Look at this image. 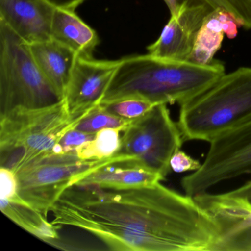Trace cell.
<instances>
[{"instance_id": "obj_1", "label": "cell", "mask_w": 251, "mask_h": 251, "mask_svg": "<svg viewBox=\"0 0 251 251\" xmlns=\"http://www.w3.org/2000/svg\"><path fill=\"white\" fill-rule=\"evenodd\" d=\"M50 213L55 226L81 229L112 251H213L222 237L193 198L160 182L127 190L74 185Z\"/></svg>"}, {"instance_id": "obj_2", "label": "cell", "mask_w": 251, "mask_h": 251, "mask_svg": "<svg viewBox=\"0 0 251 251\" xmlns=\"http://www.w3.org/2000/svg\"><path fill=\"white\" fill-rule=\"evenodd\" d=\"M226 74L223 63L201 65L147 54L120 60L100 103L139 98L158 104L185 103Z\"/></svg>"}, {"instance_id": "obj_3", "label": "cell", "mask_w": 251, "mask_h": 251, "mask_svg": "<svg viewBox=\"0 0 251 251\" xmlns=\"http://www.w3.org/2000/svg\"><path fill=\"white\" fill-rule=\"evenodd\" d=\"M251 121V67H241L180 105L177 125L184 140L211 142Z\"/></svg>"}, {"instance_id": "obj_4", "label": "cell", "mask_w": 251, "mask_h": 251, "mask_svg": "<svg viewBox=\"0 0 251 251\" xmlns=\"http://www.w3.org/2000/svg\"><path fill=\"white\" fill-rule=\"evenodd\" d=\"M80 121L71 117L64 99L50 106L17 108L0 115V167L17 174L54 153L62 136Z\"/></svg>"}, {"instance_id": "obj_5", "label": "cell", "mask_w": 251, "mask_h": 251, "mask_svg": "<svg viewBox=\"0 0 251 251\" xmlns=\"http://www.w3.org/2000/svg\"><path fill=\"white\" fill-rule=\"evenodd\" d=\"M64 100L44 75L28 44L0 22V115L40 108Z\"/></svg>"}, {"instance_id": "obj_6", "label": "cell", "mask_w": 251, "mask_h": 251, "mask_svg": "<svg viewBox=\"0 0 251 251\" xmlns=\"http://www.w3.org/2000/svg\"><path fill=\"white\" fill-rule=\"evenodd\" d=\"M130 161L127 155L120 152L102 160L80 159L76 152L50 154L16 174L19 195L27 205L48 217L51 208L67 188L105 166Z\"/></svg>"}, {"instance_id": "obj_7", "label": "cell", "mask_w": 251, "mask_h": 251, "mask_svg": "<svg viewBox=\"0 0 251 251\" xmlns=\"http://www.w3.org/2000/svg\"><path fill=\"white\" fill-rule=\"evenodd\" d=\"M123 133L120 152L130 158L123 164L140 167L165 178L171 170L172 156L184 141L167 105H154L146 114L130 122Z\"/></svg>"}, {"instance_id": "obj_8", "label": "cell", "mask_w": 251, "mask_h": 251, "mask_svg": "<svg viewBox=\"0 0 251 251\" xmlns=\"http://www.w3.org/2000/svg\"><path fill=\"white\" fill-rule=\"evenodd\" d=\"M199 170L181 180L191 198L208 192L212 186L244 174H251V121L210 142Z\"/></svg>"}, {"instance_id": "obj_9", "label": "cell", "mask_w": 251, "mask_h": 251, "mask_svg": "<svg viewBox=\"0 0 251 251\" xmlns=\"http://www.w3.org/2000/svg\"><path fill=\"white\" fill-rule=\"evenodd\" d=\"M119 63L120 60L105 61L77 55L64 98L74 120H81L100 103Z\"/></svg>"}, {"instance_id": "obj_10", "label": "cell", "mask_w": 251, "mask_h": 251, "mask_svg": "<svg viewBox=\"0 0 251 251\" xmlns=\"http://www.w3.org/2000/svg\"><path fill=\"white\" fill-rule=\"evenodd\" d=\"M214 11L209 7H197L170 17L159 38L147 48L148 54L164 59L189 61L198 31Z\"/></svg>"}, {"instance_id": "obj_11", "label": "cell", "mask_w": 251, "mask_h": 251, "mask_svg": "<svg viewBox=\"0 0 251 251\" xmlns=\"http://www.w3.org/2000/svg\"><path fill=\"white\" fill-rule=\"evenodd\" d=\"M55 9L46 0H0V22L31 45L52 39Z\"/></svg>"}, {"instance_id": "obj_12", "label": "cell", "mask_w": 251, "mask_h": 251, "mask_svg": "<svg viewBox=\"0 0 251 251\" xmlns=\"http://www.w3.org/2000/svg\"><path fill=\"white\" fill-rule=\"evenodd\" d=\"M193 198L217 222L222 237L251 225V181L226 193L205 192Z\"/></svg>"}, {"instance_id": "obj_13", "label": "cell", "mask_w": 251, "mask_h": 251, "mask_svg": "<svg viewBox=\"0 0 251 251\" xmlns=\"http://www.w3.org/2000/svg\"><path fill=\"white\" fill-rule=\"evenodd\" d=\"M39 68L61 97L66 89L77 55L60 42L50 40L29 45Z\"/></svg>"}, {"instance_id": "obj_14", "label": "cell", "mask_w": 251, "mask_h": 251, "mask_svg": "<svg viewBox=\"0 0 251 251\" xmlns=\"http://www.w3.org/2000/svg\"><path fill=\"white\" fill-rule=\"evenodd\" d=\"M52 39L74 51L78 56L93 58L99 36L75 11L55 8L51 26Z\"/></svg>"}, {"instance_id": "obj_15", "label": "cell", "mask_w": 251, "mask_h": 251, "mask_svg": "<svg viewBox=\"0 0 251 251\" xmlns=\"http://www.w3.org/2000/svg\"><path fill=\"white\" fill-rule=\"evenodd\" d=\"M164 179L157 173L140 167L112 164L92 172L75 185L95 186L110 190H127L152 186Z\"/></svg>"}, {"instance_id": "obj_16", "label": "cell", "mask_w": 251, "mask_h": 251, "mask_svg": "<svg viewBox=\"0 0 251 251\" xmlns=\"http://www.w3.org/2000/svg\"><path fill=\"white\" fill-rule=\"evenodd\" d=\"M0 208L11 221L41 240L52 243L59 238L60 227L24 201L14 202L0 198Z\"/></svg>"}, {"instance_id": "obj_17", "label": "cell", "mask_w": 251, "mask_h": 251, "mask_svg": "<svg viewBox=\"0 0 251 251\" xmlns=\"http://www.w3.org/2000/svg\"><path fill=\"white\" fill-rule=\"evenodd\" d=\"M171 17L188 8L209 7L231 14L240 27L251 29V0H164Z\"/></svg>"}, {"instance_id": "obj_18", "label": "cell", "mask_w": 251, "mask_h": 251, "mask_svg": "<svg viewBox=\"0 0 251 251\" xmlns=\"http://www.w3.org/2000/svg\"><path fill=\"white\" fill-rule=\"evenodd\" d=\"M218 11L210 14L198 31L193 50L189 61L201 65L211 64L220 49L224 38V31L219 19Z\"/></svg>"}, {"instance_id": "obj_19", "label": "cell", "mask_w": 251, "mask_h": 251, "mask_svg": "<svg viewBox=\"0 0 251 251\" xmlns=\"http://www.w3.org/2000/svg\"><path fill=\"white\" fill-rule=\"evenodd\" d=\"M121 132L114 128L100 130L94 139L77 148V156L83 160H102L114 156L121 149Z\"/></svg>"}, {"instance_id": "obj_20", "label": "cell", "mask_w": 251, "mask_h": 251, "mask_svg": "<svg viewBox=\"0 0 251 251\" xmlns=\"http://www.w3.org/2000/svg\"><path fill=\"white\" fill-rule=\"evenodd\" d=\"M130 122L111 114L102 104H99L80 120L75 128L90 134H96L100 130L107 128L119 129L123 132Z\"/></svg>"}, {"instance_id": "obj_21", "label": "cell", "mask_w": 251, "mask_h": 251, "mask_svg": "<svg viewBox=\"0 0 251 251\" xmlns=\"http://www.w3.org/2000/svg\"><path fill=\"white\" fill-rule=\"evenodd\" d=\"M102 105L111 114L128 121L139 118L155 105L146 100L133 97L123 98Z\"/></svg>"}, {"instance_id": "obj_22", "label": "cell", "mask_w": 251, "mask_h": 251, "mask_svg": "<svg viewBox=\"0 0 251 251\" xmlns=\"http://www.w3.org/2000/svg\"><path fill=\"white\" fill-rule=\"evenodd\" d=\"M213 251H251V225L222 237Z\"/></svg>"}, {"instance_id": "obj_23", "label": "cell", "mask_w": 251, "mask_h": 251, "mask_svg": "<svg viewBox=\"0 0 251 251\" xmlns=\"http://www.w3.org/2000/svg\"><path fill=\"white\" fill-rule=\"evenodd\" d=\"M95 134L85 133L76 128L67 131L55 147L54 153L76 152V150L85 142L92 140Z\"/></svg>"}, {"instance_id": "obj_24", "label": "cell", "mask_w": 251, "mask_h": 251, "mask_svg": "<svg viewBox=\"0 0 251 251\" xmlns=\"http://www.w3.org/2000/svg\"><path fill=\"white\" fill-rule=\"evenodd\" d=\"M0 198L10 201H23L18 193L17 176L4 167H0Z\"/></svg>"}, {"instance_id": "obj_25", "label": "cell", "mask_w": 251, "mask_h": 251, "mask_svg": "<svg viewBox=\"0 0 251 251\" xmlns=\"http://www.w3.org/2000/svg\"><path fill=\"white\" fill-rule=\"evenodd\" d=\"M202 164L199 161L194 159L192 157L178 150L175 152L170 160L171 170L176 173H184V172L196 171L199 170Z\"/></svg>"}, {"instance_id": "obj_26", "label": "cell", "mask_w": 251, "mask_h": 251, "mask_svg": "<svg viewBox=\"0 0 251 251\" xmlns=\"http://www.w3.org/2000/svg\"><path fill=\"white\" fill-rule=\"evenodd\" d=\"M218 16L225 35L229 39H234L237 35L238 27L239 26L234 17L223 10H219Z\"/></svg>"}, {"instance_id": "obj_27", "label": "cell", "mask_w": 251, "mask_h": 251, "mask_svg": "<svg viewBox=\"0 0 251 251\" xmlns=\"http://www.w3.org/2000/svg\"><path fill=\"white\" fill-rule=\"evenodd\" d=\"M55 8H63L69 11H75L86 0H46Z\"/></svg>"}]
</instances>
